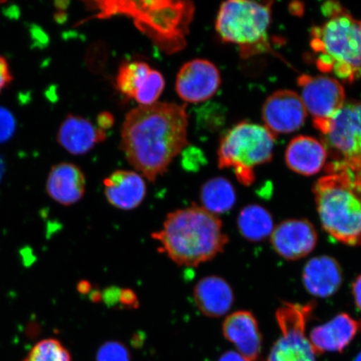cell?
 I'll return each mask as SVG.
<instances>
[{
  "mask_svg": "<svg viewBox=\"0 0 361 361\" xmlns=\"http://www.w3.org/2000/svg\"><path fill=\"white\" fill-rule=\"evenodd\" d=\"M352 295L356 307L361 312V274L352 283Z\"/></svg>",
  "mask_w": 361,
  "mask_h": 361,
  "instance_id": "d6a6232c",
  "label": "cell"
},
{
  "mask_svg": "<svg viewBox=\"0 0 361 361\" xmlns=\"http://www.w3.org/2000/svg\"><path fill=\"white\" fill-rule=\"evenodd\" d=\"M85 178L79 166L61 162L49 171L47 191L54 201L64 206L73 205L85 195Z\"/></svg>",
  "mask_w": 361,
  "mask_h": 361,
  "instance_id": "ffe728a7",
  "label": "cell"
},
{
  "mask_svg": "<svg viewBox=\"0 0 361 361\" xmlns=\"http://www.w3.org/2000/svg\"><path fill=\"white\" fill-rule=\"evenodd\" d=\"M356 128L361 133V101L350 102Z\"/></svg>",
  "mask_w": 361,
  "mask_h": 361,
  "instance_id": "836d02e7",
  "label": "cell"
},
{
  "mask_svg": "<svg viewBox=\"0 0 361 361\" xmlns=\"http://www.w3.org/2000/svg\"><path fill=\"white\" fill-rule=\"evenodd\" d=\"M115 123L114 116L108 111L100 113L97 116V128L106 133Z\"/></svg>",
  "mask_w": 361,
  "mask_h": 361,
  "instance_id": "1f68e13d",
  "label": "cell"
},
{
  "mask_svg": "<svg viewBox=\"0 0 361 361\" xmlns=\"http://www.w3.org/2000/svg\"><path fill=\"white\" fill-rule=\"evenodd\" d=\"M106 133L82 116L68 115L59 129L60 145L72 155L87 154L97 144L105 141Z\"/></svg>",
  "mask_w": 361,
  "mask_h": 361,
  "instance_id": "d6986e66",
  "label": "cell"
},
{
  "mask_svg": "<svg viewBox=\"0 0 361 361\" xmlns=\"http://www.w3.org/2000/svg\"><path fill=\"white\" fill-rule=\"evenodd\" d=\"M318 214L329 236L343 245L361 246V197L343 176L326 174L314 186Z\"/></svg>",
  "mask_w": 361,
  "mask_h": 361,
  "instance_id": "5b68a950",
  "label": "cell"
},
{
  "mask_svg": "<svg viewBox=\"0 0 361 361\" xmlns=\"http://www.w3.org/2000/svg\"><path fill=\"white\" fill-rule=\"evenodd\" d=\"M120 305L125 308H137L139 302L137 295L129 288H121Z\"/></svg>",
  "mask_w": 361,
  "mask_h": 361,
  "instance_id": "f546056e",
  "label": "cell"
},
{
  "mask_svg": "<svg viewBox=\"0 0 361 361\" xmlns=\"http://www.w3.org/2000/svg\"><path fill=\"white\" fill-rule=\"evenodd\" d=\"M193 296L198 310L207 317H222L234 303L232 287L219 276L202 279L194 288Z\"/></svg>",
  "mask_w": 361,
  "mask_h": 361,
  "instance_id": "7402d4cb",
  "label": "cell"
},
{
  "mask_svg": "<svg viewBox=\"0 0 361 361\" xmlns=\"http://www.w3.org/2000/svg\"><path fill=\"white\" fill-rule=\"evenodd\" d=\"M297 84L306 111L312 116L314 128L323 134L345 104L344 87L340 81L326 75L303 74L298 78Z\"/></svg>",
  "mask_w": 361,
  "mask_h": 361,
  "instance_id": "30bf717a",
  "label": "cell"
},
{
  "mask_svg": "<svg viewBox=\"0 0 361 361\" xmlns=\"http://www.w3.org/2000/svg\"><path fill=\"white\" fill-rule=\"evenodd\" d=\"M182 164L187 171H197L207 162L206 157L201 149L188 145L182 152Z\"/></svg>",
  "mask_w": 361,
  "mask_h": 361,
  "instance_id": "4316f807",
  "label": "cell"
},
{
  "mask_svg": "<svg viewBox=\"0 0 361 361\" xmlns=\"http://www.w3.org/2000/svg\"><path fill=\"white\" fill-rule=\"evenodd\" d=\"M200 198L203 209L214 215L227 213L237 200L233 184L222 177L212 178L203 184Z\"/></svg>",
  "mask_w": 361,
  "mask_h": 361,
  "instance_id": "cb8c5ba5",
  "label": "cell"
},
{
  "mask_svg": "<svg viewBox=\"0 0 361 361\" xmlns=\"http://www.w3.org/2000/svg\"><path fill=\"white\" fill-rule=\"evenodd\" d=\"M94 18L106 19L125 16L134 21L161 51L171 54L186 45V35L192 20L194 7L186 1H94Z\"/></svg>",
  "mask_w": 361,
  "mask_h": 361,
  "instance_id": "277c9868",
  "label": "cell"
},
{
  "mask_svg": "<svg viewBox=\"0 0 361 361\" xmlns=\"http://www.w3.org/2000/svg\"><path fill=\"white\" fill-rule=\"evenodd\" d=\"M315 305L283 302L275 313L281 336L266 361H315V352L305 335L306 324Z\"/></svg>",
  "mask_w": 361,
  "mask_h": 361,
  "instance_id": "9c48e42d",
  "label": "cell"
},
{
  "mask_svg": "<svg viewBox=\"0 0 361 361\" xmlns=\"http://www.w3.org/2000/svg\"><path fill=\"white\" fill-rule=\"evenodd\" d=\"M302 279L310 295L319 298L332 296L343 282L341 266L331 256L314 257L305 265Z\"/></svg>",
  "mask_w": 361,
  "mask_h": 361,
  "instance_id": "e0dca14e",
  "label": "cell"
},
{
  "mask_svg": "<svg viewBox=\"0 0 361 361\" xmlns=\"http://www.w3.org/2000/svg\"><path fill=\"white\" fill-rule=\"evenodd\" d=\"M317 242V231L306 219L283 221L271 234V243L274 251L290 261L305 258L314 250Z\"/></svg>",
  "mask_w": 361,
  "mask_h": 361,
  "instance_id": "5bb4252c",
  "label": "cell"
},
{
  "mask_svg": "<svg viewBox=\"0 0 361 361\" xmlns=\"http://www.w3.org/2000/svg\"><path fill=\"white\" fill-rule=\"evenodd\" d=\"M306 117L300 96L290 90H279L271 94L262 109L264 126L274 137L299 130Z\"/></svg>",
  "mask_w": 361,
  "mask_h": 361,
  "instance_id": "4fadbf2b",
  "label": "cell"
},
{
  "mask_svg": "<svg viewBox=\"0 0 361 361\" xmlns=\"http://www.w3.org/2000/svg\"><path fill=\"white\" fill-rule=\"evenodd\" d=\"M241 235L251 242H261L272 234L274 219L264 207L251 204L243 207L238 216Z\"/></svg>",
  "mask_w": 361,
  "mask_h": 361,
  "instance_id": "603a6c76",
  "label": "cell"
},
{
  "mask_svg": "<svg viewBox=\"0 0 361 361\" xmlns=\"http://www.w3.org/2000/svg\"><path fill=\"white\" fill-rule=\"evenodd\" d=\"M13 76L6 59L0 56V92L12 82Z\"/></svg>",
  "mask_w": 361,
  "mask_h": 361,
  "instance_id": "f1b7e54d",
  "label": "cell"
},
{
  "mask_svg": "<svg viewBox=\"0 0 361 361\" xmlns=\"http://www.w3.org/2000/svg\"><path fill=\"white\" fill-rule=\"evenodd\" d=\"M121 288L112 287L106 288L102 295L104 301L108 306H116L120 304Z\"/></svg>",
  "mask_w": 361,
  "mask_h": 361,
  "instance_id": "4dcf8cb0",
  "label": "cell"
},
{
  "mask_svg": "<svg viewBox=\"0 0 361 361\" xmlns=\"http://www.w3.org/2000/svg\"><path fill=\"white\" fill-rule=\"evenodd\" d=\"M322 137L332 158L326 166V174L343 176L361 197V133L356 128L350 102L329 121Z\"/></svg>",
  "mask_w": 361,
  "mask_h": 361,
  "instance_id": "ba28073f",
  "label": "cell"
},
{
  "mask_svg": "<svg viewBox=\"0 0 361 361\" xmlns=\"http://www.w3.org/2000/svg\"><path fill=\"white\" fill-rule=\"evenodd\" d=\"M78 290L81 293H87L92 290V286L88 282L82 281L79 283Z\"/></svg>",
  "mask_w": 361,
  "mask_h": 361,
  "instance_id": "d590c367",
  "label": "cell"
},
{
  "mask_svg": "<svg viewBox=\"0 0 361 361\" xmlns=\"http://www.w3.org/2000/svg\"><path fill=\"white\" fill-rule=\"evenodd\" d=\"M275 137L264 126L243 121L224 135L219 148V166L232 169L245 186L255 182V168L272 159Z\"/></svg>",
  "mask_w": 361,
  "mask_h": 361,
  "instance_id": "52a82bcc",
  "label": "cell"
},
{
  "mask_svg": "<svg viewBox=\"0 0 361 361\" xmlns=\"http://www.w3.org/2000/svg\"><path fill=\"white\" fill-rule=\"evenodd\" d=\"M116 84L121 94L134 99L140 106H151L157 102L164 92L165 79L147 63L132 61L121 66Z\"/></svg>",
  "mask_w": 361,
  "mask_h": 361,
  "instance_id": "8fae6325",
  "label": "cell"
},
{
  "mask_svg": "<svg viewBox=\"0 0 361 361\" xmlns=\"http://www.w3.org/2000/svg\"><path fill=\"white\" fill-rule=\"evenodd\" d=\"M97 361H130V354L123 343L108 341L99 348Z\"/></svg>",
  "mask_w": 361,
  "mask_h": 361,
  "instance_id": "484cf974",
  "label": "cell"
},
{
  "mask_svg": "<svg viewBox=\"0 0 361 361\" xmlns=\"http://www.w3.org/2000/svg\"><path fill=\"white\" fill-rule=\"evenodd\" d=\"M152 238L160 243L161 252L187 267H197L214 259L228 242L219 216L195 203L169 214Z\"/></svg>",
  "mask_w": 361,
  "mask_h": 361,
  "instance_id": "7a4b0ae2",
  "label": "cell"
},
{
  "mask_svg": "<svg viewBox=\"0 0 361 361\" xmlns=\"http://www.w3.org/2000/svg\"><path fill=\"white\" fill-rule=\"evenodd\" d=\"M221 82L220 72L214 63L204 59H195L180 67L175 88L183 101L201 103L214 96Z\"/></svg>",
  "mask_w": 361,
  "mask_h": 361,
  "instance_id": "7c38bea8",
  "label": "cell"
},
{
  "mask_svg": "<svg viewBox=\"0 0 361 361\" xmlns=\"http://www.w3.org/2000/svg\"><path fill=\"white\" fill-rule=\"evenodd\" d=\"M223 333L247 361L258 359L263 338L258 322L250 311H237L228 316L223 324Z\"/></svg>",
  "mask_w": 361,
  "mask_h": 361,
  "instance_id": "9a60e30c",
  "label": "cell"
},
{
  "mask_svg": "<svg viewBox=\"0 0 361 361\" xmlns=\"http://www.w3.org/2000/svg\"><path fill=\"white\" fill-rule=\"evenodd\" d=\"M360 329V322L350 314H338L331 322L312 329L310 343L315 354L342 352L354 340Z\"/></svg>",
  "mask_w": 361,
  "mask_h": 361,
  "instance_id": "ac0fdd59",
  "label": "cell"
},
{
  "mask_svg": "<svg viewBox=\"0 0 361 361\" xmlns=\"http://www.w3.org/2000/svg\"><path fill=\"white\" fill-rule=\"evenodd\" d=\"M2 171H3V166H2L1 161H0V178H1Z\"/></svg>",
  "mask_w": 361,
  "mask_h": 361,
  "instance_id": "74e56055",
  "label": "cell"
},
{
  "mask_svg": "<svg viewBox=\"0 0 361 361\" xmlns=\"http://www.w3.org/2000/svg\"><path fill=\"white\" fill-rule=\"evenodd\" d=\"M273 2L229 0L221 4L215 30L224 42L240 47L243 58L271 51L269 29Z\"/></svg>",
  "mask_w": 361,
  "mask_h": 361,
  "instance_id": "8992f818",
  "label": "cell"
},
{
  "mask_svg": "<svg viewBox=\"0 0 361 361\" xmlns=\"http://www.w3.org/2000/svg\"><path fill=\"white\" fill-rule=\"evenodd\" d=\"M218 361H247L236 351H228L220 356Z\"/></svg>",
  "mask_w": 361,
  "mask_h": 361,
  "instance_id": "e575fe53",
  "label": "cell"
},
{
  "mask_svg": "<svg viewBox=\"0 0 361 361\" xmlns=\"http://www.w3.org/2000/svg\"><path fill=\"white\" fill-rule=\"evenodd\" d=\"M354 361H361V352L359 355H356Z\"/></svg>",
  "mask_w": 361,
  "mask_h": 361,
  "instance_id": "8d00e7d4",
  "label": "cell"
},
{
  "mask_svg": "<svg viewBox=\"0 0 361 361\" xmlns=\"http://www.w3.org/2000/svg\"><path fill=\"white\" fill-rule=\"evenodd\" d=\"M16 120L10 111L0 106V143L7 142L16 130Z\"/></svg>",
  "mask_w": 361,
  "mask_h": 361,
  "instance_id": "83f0119b",
  "label": "cell"
},
{
  "mask_svg": "<svg viewBox=\"0 0 361 361\" xmlns=\"http://www.w3.org/2000/svg\"><path fill=\"white\" fill-rule=\"evenodd\" d=\"M104 187L107 201L123 210L137 209L147 195L145 180L133 171H114L104 180Z\"/></svg>",
  "mask_w": 361,
  "mask_h": 361,
  "instance_id": "2e32d148",
  "label": "cell"
},
{
  "mask_svg": "<svg viewBox=\"0 0 361 361\" xmlns=\"http://www.w3.org/2000/svg\"><path fill=\"white\" fill-rule=\"evenodd\" d=\"M23 361H72L70 352L56 338H45L36 344Z\"/></svg>",
  "mask_w": 361,
  "mask_h": 361,
  "instance_id": "d4e9b609",
  "label": "cell"
},
{
  "mask_svg": "<svg viewBox=\"0 0 361 361\" xmlns=\"http://www.w3.org/2000/svg\"><path fill=\"white\" fill-rule=\"evenodd\" d=\"M328 152L322 142L308 135H299L288 144L286 161L288 169L304 176L319 173L327 161Z\"/></svg>",
  "mask_w": 361,
  "mask_h": 361,
  "instance_id": "44dd1931",
  "label": "cell"
},
{
  "mask_svg": "<svg viewBox=\"0 0 361 361\" xmlns=\"http://www.w3.org/2000/svg\"><path fill=\"white\" fill-rule=\"evenodd\" d=\"M322 12L326 20L310 30L315 64L323 73L353 83L361 78V20L336 1L324 3Z\"/></svg>",
  "mask_w": 361,
  "mask_h": 361,
  "instance_id": "3957f363",
  "label": "cell"
},
{
  "mask_svg": "<svg viewBox=\"0 0 361 361\" xmlns=\"http://www.w3.org/2000/svg\"><path fill=\"white\" fill-rule=\"evenodd\" d=\"M188 128L186 106L166 102L139 106L126 115L121 150L142 177L154 183L188 145Z\"/></svg>",
  "mask_w": 361,
  "mask_h": 361,
  "instance_id": "6da1fadb",
  "label": "cell"
}]
</instances>
